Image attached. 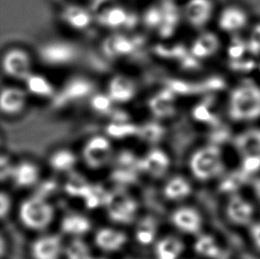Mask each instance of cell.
Listing matches in <instances>:
<instances>
[{
	"instance_id": "3957f363",
	"label": "cell",
	"mask_w": 260,
	"mask_h": 259,
	"mask_svg": "<svg viewBox=\"0 0 260 259\" xmlns=\"http://www.w3.org/2000/svg\"><path fill=\"white\" fill-rule=\"evenodd\" d=\"M18 217L21 224L28 230L45 231L54 220L55 209L47 198L35 193L21 202Z\"/></svg>"
},
{
	"instance_id": "74e56055",
	"label": "cell",
	"mask_w": 260,
	"mask_h": 259,
	"mask_svg": "<svg viewBox=\"0 0 260 259\" xmlns=\"http://www.w3.org/2000/svg\"><path fill=\"white\" fill-rule=\"evenodd\" d=\"M143 23L150 29L158 30L162 24V12L161 5H153L145 11L143 14Z\"/></svg>"
},
{
	"instance_id": "e575fe53",
	"label": "cell",
	"mask_w": 260,
	"mask_h": 259,
	"mask_svg": "<svg viewBox=\"0 0 260 259\" xmlns=\"http://www.w3.org/2000/svg\"><path fill=\"white\" fill-rule=\"evenodd\" d=\"M65 259H91V249L87 243L81 238H72L64 247Z\"/></svg>"
},
{
	"instance_id": "d590c367",
	"label": "cell",
	"mask_w": 260,
	"mask_h": 259,
	"mask_svg": "<svg viewBox=\"0 0 260 259\" xmlns=\"http://www.w3.org/2000/svg\"><path fill=\"white\" fill-rule=\"evenodd\" d=\"M138 133L139 126L128 121L112 122L106 128L107 135L115 140H124L131 137H137Z\"/></svg>"
},
{
	"instance_id": "d4e9b609",
	"label": "cell",
	"mask_w": 260,
	"mask_h": 259,
	"mask_svg": "<svg viewBox=\"0 0 260 259\" xmlns=\"http://www.w3.org/2000/svg\"><path fill=\"white\" fill-rule=\"evenodd\" d=\"M162 190L166 200L178 203L187 199L193 192V187L186 178L181 175H176L167 180Z\"/></svg>"
},
{
	"instance_id": "7a4b0ae2",
	"label": "cell",
	"mask_w": 260,
	"mask_h": 259,
	"mask_svg": "<svg viewBox=\"0 0 260 259\" xmlns=\"http://www.w3.org/2000/svg\"><path fill=\"white\" fill-rule=\"evenodd\" d=\"M188 168L197 181L206 183L220 179L226 170L221 148L213 143L198 147L190 154Z\"/></svg>"
},
{
	"instance_id": "f35d334b",
	"label": "cell",
	"mask_w": 260,
	"mask_h": 259,
	"mask_svg": "<svg viewBox=\"0 0 260 259\" xmlns=\"http://www.w3.org/2000/svg\"><path fill=\"white\" fill-rule=\"evenodd\" d=\"M113 102L109 94H93L91 96V109L94 110L95 112L100 114H109L111 115L113 111L115 110Z\"/></svg>"
},
{
	"instance_id": "83f0119b",
	"label": "cell",
	"mask_w": 260,
	"mask_h": 259,
	"mask_svg": "<svg viewBox=\"0 0 260 259\" xmlns=\"http://www.w3.org/2000/svg\"><path fill=\"white\" fill-rule=\"evenodd\" d=\"M158 223L155 217L145 216L138 221L134 230L136 242L141 246H150L157 241Z\"/></svg>"
},
{
	"instance_id": "d6a6232c",
	"label": "cell",
	"mask_w": 260,
	"mask_h": 259,
	"mask_svg": "<svg viewBox=\"0 0 260 259\" xmlns=\"http://www.w3.org/2000/svg\"><path fill=\"white\" fill-rule=\"evenodd\" d=\"M91 183L88 181L85 176L78 172H72L70 173L67 181L65 183L64 189L69 196L73 198H85L88 191L91 187Z\"/></svg>"
},
{
	"instance_id": "ac0fdd59",
	"label": "cell",
	"mask_w": 260,
	"mask_h": 259,
	"mask_svg": "<svg viewBox=\"0 0 260 259\" xmlns=\"http://www.w3.org/2000/svg\"><path fill=\"white\" fill-rule=\"evenodd\" d=\"M249 17L246 12L238 7H228L221 11L218 24L222 31L236 34L246 28Z\"/></svg>"
},
{
	"instance_id": "5b68a950",
	"label": "cell",
	"mask_w": 260,
	"mask_h": 259,
	"mask_svg": "<svg viewBox=\"0 0 260 259\" xmlns=\"http://www.w3.org/2000/svg\"><path fill=\"white\" fill-rule=\"evenodd\" d=\"M82 159L88 168L94 171L107 167L114 160V150L108 137L96 135L85 142L82 148Z\"/></svg>"
},
{
	"instance_id": "8992f818",
	"label": "cell",
	"mask_w": 260,
	"mask_h": 259,
	"mask_svg": "<svg viewBox=\"0 0 260 259\" xmlns=\"http://www.w3.org/2000/svg\"><path fill=\"white\" fill-rule=\"evenodd\" d=\"M39 59L48 66L62 67L73 63L78 60V46L64 40H52L40 46Z\"/></svg>"
},
{
	"instance_id": "e0dca14e",
	"label": "cell",
	"mask_w": 260,
	"mask_h": 259,
	"mask_svg": "<svg viewBox=\"0 0 260 259\" xmlns=\"http://www.w3.org/2000/svg\"><path fill=\"white\" fill-rule=\"evenodd\" d=\"M41 172L39 165L32 161H21L14 165L10 180L18 188L26 189L39 184Z\"/></svg>"
},
{
	"instance_id": "30bf717a",
	"label": "cell",
	"mask_w": 260,
	"mask_h": 259,
	"mask_svg": "<svg viewBox=\"0 0 260 259\" xmlns=\"http://www.w3.org/2000/svg\"><path fill=\"white\" fill-rule=\"evenodd\" d=\"M62 238L57 234H46L34 239L29 247L31 259H60L63 256Z\"/></svg>"
},
{
	"instance_id": "603a6c76",
	"label": "cell",
	"mask_w": 260,
	"mask_h": 259,
	"mask_svg": "<svg viewBox=\"0 0 260 259\" xmlns=\"http://www.w3.org/2000/svg\"><path fill=\"white\" fill-rule=\"evenodd\" d=\"M62 21L76 30H84L90 27L93 20V14L85 7L77 5H69L64 7L60 14Z\"/></svg>"
},
{
	"instance_id": "8d00e7d4",
	"label": "cell",
	"mask_w": 260,
	"mask_h": 259,
	"mask_svg": "<svg viewBox=\"0 0 260 259\" xmlns=\"http://www.w3.org/2000/svg\"><path fill=\"white\" fill-rule=\"evenodd\" d=\"M109 195V191H107L103 186L91 184L87 195L83 201L88 209H97L99 207H105Z\"/></svg>"
},
{
	"instance_id": "cb8c5ba5",
	"label": "cell",
	"mask_w": 260,
	"mask_h": 259,
	"mask_svg": "<svg viewBox=\"0 0 260 259\" xmlns=\"http://www.w3.org/2000/svg\"><path fill=\"white\" fill-rule=\"evenodd\" d=\"M186 245L182 239L176 235H166L158 239L154 246L156 259H179L185 251Z\"/></svg>"
},
{
	"instance_id": "2e32d148",
	"label": "cell",
	"mask_w": 260,
	"mask_h": 259,
	"mask_svg": "<svg viewBox=\"0 0 260 259\" xmlns=\"http://www.w3.org/2000/svg\"><path fill=\"white\" fill-rule=\"evenodd\" d=\"M213 12L212 0H188L185 6L184 16L191 27L202 28L210 22Z\"/></svg>"
},
{
	"instance_id": "6da1fadb",
	"label": "cell",
	"mask_w": 260,
	"mask_h": 259,
	"mask_svg": "<svg viewBox=\"0 0 260 259\" xmlns=\"http://www.w3.org/2000/svg\"><path fill=\"white\" fill-rule=\"evenodd\" d=\"M228 114L239 123H252L260 119V86L247 80L241 82L229 93Z\"/></svg>"
},
{
	"instance_id": "ba28073f",
	"label": "cell",
	"mask_w": 260,
	"mask_h": 259,
	"mask_svg": "<svg viewBox=\"0 0 260 259\" xmlns=\"http://www.w3.org/2000/svg\"><path fill=\"white\" fill-rule=\"evenodd\" d=\"M94 90V84L88 78L73 77L60 88V91L56 92L53 99V106L56 109H61L76 102H81L92 96Z\"/></svg>"
},
{
	"instance_id": "7402d4cb",
	"label": "cell",
	"mask_w": 260,
	"mask_h": 259,
	"mask_svg": "<svg viewBox=\"0 0 260 259\" xmlns=\"http://www.w3.org/2000/svg\"><path fill=\"white\" fill-rule=\"evenodd\" d=\"M60 231L72 238L83 237L91 231V222L85 215L78 212L66 214L60 220Z\"/></svg>"
},
{
	"instance_id": "9c48e42d",
	"label": "cell",
	"mask_w": 260,
	"mask_h": 259,
	"mask_svg": "<svg viewBox=\"0 0 260 259\" xmlns=\"http://www.w3.org/2000/svg\"><path fill=\"white\" fill-rule=\"evenodd\" d=\"M171 222L178 231L187 235H197L204 228V217L200 211L192 206H180L173 210Z\"/></svg>"
},
{
	"instance_id": "52a82bcc",
	"label": "cell",
	"mask_w": 260,
	"mask_h": 259,
	"mask_svg": "<svg viewBox=\"0 0 260 259\" xmlns=\"http://www.w3.org/2000/svg\"><path fill=\"white\" fill-rule=\"evenodd\" d=\"M225 215L230 224L238 228H248L257 219L254 203L241 193L228 196Z\"/></svg>"
},
{
	"instance_id": "ee69618b",
	"label": "cell",
	"mask_w": 260,
	"mask_h": 259,
	"mask_svg": "<svg viewBox=\"0 0 260 259\" xmlns=\"http://www.w3.org/2000/svg\"><path fill=\"white\" fill-rule=\"evenodd\" d=\"M7 254V239L5 238L3 234L0 236V256L1 258Z\"/></svg>"
},
{
	"instance_id": "d6986e66",
	"label": "cell",
	"mask_w": 260,
	"mask_h": 259,
	"mask_svg": "<svg viewBox=\"0 0 260 259\" xmlns=\"http://www.w3.org/2000/svg\"><path fill=\"white\" fill-rule=\"evenodd\" d=\"M160 5L162 7V21L157 32L162 39H170L179 28L181 14L175 0H162Z\"/></svg>"
},
{
	"instance_id": "836d02e7",
	"label": "cell",
	"mask_w": 260,
	"mask_h": 259,
	"mask_svg": "<svg viewBox=\"0 0 260 259\" xmlns=\"http://www.w3.org/2000/svg\"><path fill=\"white\" fill-rule=\"evenodd\" d=\"M166 135V129L162 124L155 122H148L139 126L137 137L145 143L157 144Z\"/></svg>"
},
{
	"instance_id": "484cf974",
	"label": "cell",
	"mask_w": 260,
	"mask_h": 259,
	"mask_svg": "<svg viewBox=\"0 0 260 259\" xmlns=\"http://www.w3.org/2000/svg\"><path fill=\"white\" fill-rule=\"evenodd\" d=\"M150 112L159 119H167L174 114L173 92L168 88L155 94L148 102Z\"/></svg>"
},
{
	"instance_id": "b9f144b4",
	"label": "cell",
	"mask_w": 260,
	"mask_h": 259,
	"mask_svg": "<svg viewBox=\"0 0 260 259\" xmlns=\"http://www.w3.org/2000/svg\"><path fill=\"white\" fill-rule=\"evenodd\" d=\"M247 229L250 243L260 252V219H256Z\"/></svg>"
},
{
	"instance_id": "7c38bea8",
	"label": "cell",
	"mask_w": 260,
	"mask_h": 259,
	"mask_svg": "<svg viewBox=\"0 0 260 259\" xmlns=\"http://www.w3.org/2000/svg\"><path fill=\"white\" fill-rule=\"evenodd\" d=\"M99 22L107 28H133L137 23L135 14L128 13L124 8L115 2L109 4L105 8L95 14Z\"/></svg>"
},
{
	"instance_id": "44dd1931",
	"label": "cell",
	"mask_w": 260,
	"mask_h": 259,
	"mask_svg": "<svg viewBox=\"0 0 260 259\" xmlns=\"http://www.w3.org/2000/svg\"><path fill=\"white\" fill-rule=\"evenodd\" d=\"M27 103V94L20 88L9 86L4 88L0 97V108L2 113L14 116L21 113Z\"/></svg>"
},
{
	"instance_id": "ffe728a7",
	"label": "cell",
	"mask_w": 260,
	"mask_h": 259,
	"mask_svg": "<svg viewBox=\"0 0 260 259\" xmlns=\"http://www.w3.org/2000/svg\"><path fill=\"white\" fill-rule=\"evenodd\" d=\"M108 94L115 103H126L134 98L136 86L130 77L117 75L110 80Z\"/></svg>"
},
{
	"instance_id": "5bb4252c",
	"label": "cell",
	"mask_w": 260,
	"mask_h": 259,
	"mask_svg": "<svg viewBox=\"0 0 260 259\" xmlns=\"http://www.w3.org/2000/svg\"><path fill=\"white\" fill-rule=\"evenodd\" d=\"M233 147L240 158L260 157V127H249L236 134Z\"/></svg>"
},
{
	"instance_id": "9a60e30c",
	"label": "cell",
	"mask_w": 260,
	"mask_h": 259,
	"mask_svg": "<svg viewBox=\"0 0 260 259\" xmlns=\"http://www.w3.org/2000/svg\"><path fill=\"white\" fill-rule=\"evenodd\" d=\"M94 244L105 253L119 252L126 246L128 236L124 232L115 228H102L95 232Z\"/></svg>"
},
{
	"instance_id": "ab89813d",
	"label": "cell",
	"mask_w": 260,
	"mask_h": 259,
	"mask_svg": "<svg viewBox=\"0 0 260 259\" xmlns=\"http://www.w3.org/2000/svg\"><path fill=\"white\" fill-rule=\"evenodd\" d=\"M14 161H12L7 154H3L1 155V159H0V178H1V181L4 182L5 180L9 179L10 180L11 176L13 173L14 168Z\"/></svg>"
},
{
	"instance_id": "1f68e13d",
	"label": "cell",
	"mask_w": 260,
	"mask_h": 259,
	"mask_svg": "<svg viewBox=\"0 0 260 259\" xmlns=\"http://www.w3.org/2000/svg\"><path fill=\"white\" fill-rule=\"evenodd\" d=\"M27 90L40 98L53 99L56 94L53 84L46 77L39 74H31L25 81Z\"/></svg>"
},
{
	"instance_id": "f546056e",
	"label": "cell",
	"mask_w": 260,
	"mask_h": 259,
	"mask_svg": "<svg viewBox=\"0 0 260 259\" xmlns=\"http://www.w3.org/2000/svg\"><path fill=\"white\" fill-rule=\"evenodd\" d=\"M136 47V44L133 39H129L125 36H113L106 39L103 45V50L106 55L109 57L127 56L133 53Z\"/></svg>"
},
{
	"instance_id": "4316f807",
	"label": "cell",
	"mask_w": 260,
	"mask_h": 259,
	"mask_svg": "<svg viewBox=\"0 0 260 259\" xmlns=\"http://www.w3.org/2000/svg\"><path fill=\"white\" fill-rule=\"evenodd\" d=\"M193 250L205 259H220L223 249L218 239L211 234L201 233L193 242Z\"/></svg>"
},
{
	"instance_id": "4fadbf2b",
	"label": "cell",
	"mask_w": 260,
	"mask_h": 259,
	"mask_svg": "<svg viewBox=\"0 0 260 259\" xmlns=\"http://www.w3.org/2000/svg\"><path fill=\"white\" fill-rule=\"evenodd\" d=\"M171 164V158L166 151L154 147L140 158V170L151 178L159 179L168 172Z\"/></svg>"
},
{
	"instance_id": "277c9868",
	"label": "cell",
	"mask_w": 260,
	"mask_h": 259,
	"mask_svg": "<svg viewBox=\"0 0 260 259\" xmlns=\"http://www.w3.org/2000/svg\"><path fill=\"white\" fill-rule=\"evenodd\" d=\"M109 219L117 224H132L137 216L139 205L134 196L125 190L109 191L105 205Z\"/></svg>"
},
{
	"instance_id": "8fae6325",
	"label": "cell",
	"mask_w": 260,
	"mask_h": 259,
	"mask_svg": "<svg viewBox=\"0 0 260 259\" xmlns=\"http://www.w3.org/2000/svg\"><path fill=\"white\" fill-rule=\"evenodd\" d=\"M3 70L8 77L26 81L31 75V59L28 53L20 48L8 50L3 57Z\"/></svg>"
},
{
	"instance_id": "60d3db41",
	"label": "cell",
	"mask_w": 260,
	"mask_h": 259,
	"mask_svg": "<svg viewBox=\"0 0 260 259\" xmlns=\"http://www.w3.org/2000/svg\"><path fill=\"white\" fill-rule=\"evenodd\" d=\"M248 48L254 54H260V23L255 25L251 29L248 40Z\"/></svg>"
},
{
	"instance_id": "4dcf8cb0",
	"label": "cell",
	"mask_w": 260,
	"mask_h": 259,
	"mask_svg": "<svg viewBox=\"0 0 260 259\" xmlns=\"http://www.w3.org/2000/svg\"><path fill=\"white\" fill-rule=\"evenodd\" d=\"M219 41L218 38L214 34L207 32L198 36V38L194 39L191 52L193 56L199 59H206L214 55L217 53Z\"/></svg>"
},
{
	"instance_id": "7bdbcfd3",
	"label": "cell",
	"mask_w": 260,
	"mask_h": 259,
	"mask_svg": "<svg viewBox=\"0 0 260 259\" xmlns=\"http://www.w3.org/2000/svg\"><path fill=\"white\" fill-rule=\"evenodd\" d=\"M12 207L13 202L11 196L7 192L2 191L0 193V217L2 220L6 219L9 216Z\"/></svg>"
},
{
	"instance_id": "f1b7e54d",
	"label": "cell",
	"mask_w": 260,
	"mask_h": 259,
	"mask_svg": "<svg viewBox=\"0 0 260 259\" xmlns=\"http://www.w3.org/2000/svg\"><path fill=\"white\" fill-rule=\"evenodd\" d=\"M48 164L54 172L71 173L78 164V156L71 149L60 148L50 154Z\"/></svg>"
},
{
	"instance_id": "f6af8a7d",
	"label": "cell",
	"mask_w": 260,
	"mask_h": 259,
	"mask_svg": "<svg viewBox=\"0 0 260 259\" xmlns=\"http://www.w3.org/2000/svg\"><path fill=\"white\" fill-rule=\"evenodd\" d=\"M91 259H107L105 257H96V256H92Z\"/></svg>"
}]
</instances>
